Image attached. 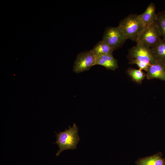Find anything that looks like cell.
<instances>
[{
	"label": "cell",
	"mask_w": 165,
	"mask_h": 165,
	"mask_svg": "<svg viewBox=\"0 0 165 165\" xmlns=\"http://www.w3.org/2000/svg\"><path fill=\"white\" fill-rule=\"evenodd\" d=\"M78 130V128L74 123L72 127L69 126L68 129H66L64 131L57 134V141L54 143L57 144L60 148L56 154L57 156L64 150L76 149L77 145L80 140Z\"/></svg>",
	"instance_id": "cell-3"
},
{
	"label": "cell",
	"mask_w": 165,
	"mask_h": 165,
	"mask_svg": "<svg viewBox=\"0 0 165 165\" xmlns=\"http://www.w3.org/2000/svg\"><path fill=\"white\" fill-rule=\"evenodd\" d=\"M126 39L136 41L144 28L138 15L131 13L122 20L118 26Z\"/></svg>",
	"instance_id": "cell-2"
},
{
	"label": "cell",
	"mask_w": 165,
	"mask_h": 165,
	"mask_svg": "<svg viewBox=\"0 0 165 165\" xmlns=\"http://www.w3.org/2000/svg\"><path fill=\"white\" fill-rule=\"evenodd\" d=\"M146 72L148 79H157L165 81V66L163 62L157 60L149 66Z\"/></svg>",
	"instance_id": "cell-7"
},
{
	"label": "cell",
	"mask_w": 165,
	"mask_h": 165,
	"mask_svg": "<svg viewBox=\"0 0 165 165\" xmlns=\"http://www.w3.org/2000/svg\"><path fill=\"white\" fill-rule=\"evenodd\" d=\"M127 57L130 64H136L139 69L146 71L150 65L157 60L151 48L137 43L130 49Z\"/></svg>",
	"instance_id": "cell-1"
},
{
	"label": "cell",
	"mask_w": 165,
	"mask_h": 165,
	"mask_svg": "<svg viewBox=\"0 0 165 165\" xmlns=\"http://www.w3.org/2000/svg\"><path fill=\"white\" fill-rule=\"evenodd\" d=\"M96 57L92 50L81 52L78 55L74 62L73 71L79 73L89 70L95 65Z\"/></svg>",
	"instance_id": "cell-5"
},
{
	"label": "cell",
	"mask_w": 165,
	"mask_h": 165,
	"mask_svg": "<svg viewBox=\"0 0 165 165\" xmlns=\"http://www.w3.org/2000/svg\"><path fill=\"white\" fill-rule=\"evenodd\" d=\"M156 59L165 62V41L162 39L154 47L151 48Z\"/></svg>",
	"instance_id": "cell-12"
},
{
	"label": "cell",
	"mask_w": 165,
	"mask_h": 165,
	"mask_svg": "<svg viewBox=\"0 0 165 165\" xmlns=\"http://www.w3.org/2000/svg\"><path fill=\"white\" fill-rule=\"evenodd\" d=\"M161 152L152 155L139 158L135 162L136 165H165V159Z\"/></svg>",
	"instance_id": "cell-10"
},
{
	"label": "cell",
	"mask_w": 165,
	"mask_h": 165,
	"mask_svg": "<svg viewBox=\"0 0 165 165\" xmlns=\"http://www.w3.org/2000/svg\"><path fill=\"white\" fill-rule=\"evenodd\" d=\"M95 65L103 66L107 69L112 71H115L118 67L117 60L111 54L97 56Z\"/></svg>",
	"instance_id": "cell-9"
},
{
	"label": "cell",
	"mask_w": 165,
	"mask_h": 165,
	"mask_svg": "<svg viewBox=\"0 0 165 165\" xmlns=\"http://www.w3.org/2000/svg\"><path fill=\"white\" fill-rule=\"evenodd\" d=\"M163 63H164V64L165 65V62H163Z\"/></svg>",
	"instance_id": "cell-15"
},
{
	"label": "cell",
	"mask_w": 165,
	"mask_h": 165,
	"mask_svg": "<svg viewBox=\"0 0 165 165\" xmlns=\"http://www.w3.org/2000/svg\"><path fill=\"white\" fill-rule=\"evenodd\" d=\"M127 72L132 80L138 83H141L146 76V75L139 69L129 68Z\"/></svg>",
	"instance_id": "cell-14"
},
{
	"label": "cell",
	"mask_w": 165,
	"mask_h": 165,
	"mask_svg": "<svg viewBox=\"0 0 165 165\" xmlns=\"http://www.w3.org/2000/svg\"><path fill=\"white\" fill-rule=\"evenodd\" d=\"M156 7L153 2H151L145 11L138 15L139 19L143 24L144 27L156 22L157 14L156 13Z\"/></svg>",
	"instance_id": "cell-8"
},
{
	"label": "cell",
	"mask_w": 165,
	"mask_h": 165,
	"mask_svg": "<svg viewBox=\"0 0 165 165\" xmlns=\"http://www.w3.org/2000/svg\"><path fill=\"white\" fill-rule=\"evenodd\" d=\"M102 40L115 50L121 47L127 39L118 27H108L104 31Z\"/></svg>",
	"instance_id": "cell-6"
},
{
	"label": "cell",
	"mask_w": 165,
	"mask_h": 165,
	"mask_svg": "<svg viewBox=\"0 0 165 165\" xmlns=\"http://www.w3.org/2000/svg\"><path fill=\"white\" fill-rule=\"evenodd\" d=\"M156 24L162 39L165 41V10L157 13Z\"/></svg>",
	"instance_id": "cell-13"
},
{
	"label": "cell",
	"mask_w": 165,
	"mask_h": 165,
	"mask_svg": "<svg viewBox=\"0 0 165 165\" xmlns=\"http://www.w3.org/2000/svg\"><path fill=\"white\" fill-rule=\"evenodd\" d=\"M162 39L155 22L144 27L136 42L152 48Z\"/></svg>",
	"instance_id": "cell-4"
},
{
	"label": "cell",
	"mask_w": 165,
	"mask_h": 165,
	"mask_svg": "<svg viewBox=\"0 0 165 165\" xmlns=\"http://www.w3.org/2000/svg\"><path fill=\"white\" fill-rule=\"evenodd\" d=\"M92 50L97 56L105 54H112L114 50L102 40L97 42Z\"/></svg>",
	"instance_id": "cell-11"
}]
</instances>
